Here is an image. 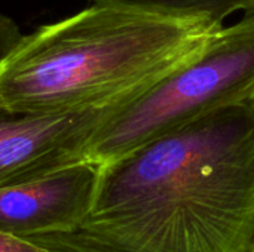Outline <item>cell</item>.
Listing matches in <instances>:
<instances>
[{
	"label": "cell",
	"instance_id": "cell-1",
	"mask_svg": "<svg viewBox=\"0 0 254 252\" xmlns=\"http://www.w3.org/2000/svg\"><path fill=\"white\" fill-rule=\"evenodd\" d=\"M80 229L124 252L252 251L254 98L101 165Z\"/></svg>",
	"mask_w": 254,
	"mask_h": 252
},
{
	"label": "cell",
	"instance_id": "cell-2",
	"mask_svg": "<svg viewBox=\"0 0 254 252\" xmlns=\"http://www.w3.org/2000/svg\"><path fill=\"white\" fill-rule=\"evenodd\" d=\"M222 25L94 3L22 37L0 62V101L31 114L119 111L192 61Z\"/></svg>",
	"mask_w": 254,
	"mask_h": 252
},
{
	"label": "cell",
	"instance_id": "cell-3",
	"mask_svg": "<svg viewBox=\"0 0 254 252\" xmlns=\"http://www.w3.org/2000/svg\"><path fill=\"white\" fill-rule=\"evenodd\" d=\"M254 98V10L222 25L188 64L122 107L92 137L88 162L104 165L223 105Z\"/></svg>",
	"mask_w": 254,
	"mask_h": 252
},
{
	"label": "cell",
	"instance_id": "cell-4",
	"mask_svg": "<svg viewBox=\"0 0 254 252\" xmlns=\"http://www.w3.org/2000/svg\"><path fill=\"white\" fill-rule=\"evenodd\" d=\"M116 113L101 108L31 114L12 111L0 101V189L88 162L94 134Z\"/></svg>",
	"mask_w": 254,
	"mask_h": 252
},
{
	"label": "cell",
	"instance_id": "cell-5",
	"mask_svg": "<svg viewBox=\"0 0 254 252\" xmlns=\"http://www.w3.org/2000/svg\"><path fill=\"white\" fill-rule=\"evenodd\" d=\"M100 165L80 162L0 189V232L30 239L79 229L91 212Z\"/></svg>",
	"mask_w": 254,
	"mask_h": 252
},
{
	"label": "cell",
	"instance_id": "cell-6",
	"mask_svg": "<svg viewBox=\"0 0 254 252\" xmlns=\"http://www.w3.org/2000/svg\"><path fill=\"white\" fill-rule=\"evenodd\" d=\"M95 3L171 15V16H199L223 22L235 12L254 10V0H94Z\"/></svg>",
	"mask_w": 254,
	"mask_h": 252
},
{
	"label": "cell",
	"instance_id": "cell-7",
	"mask_svg": "<svg viewBox=\"0 0 254 252\" xmlns=\"http://www.w3.org/2000/svg\"><path fill=\"white\" fill-rule=\"evenodd\" d=\"M30 239L42 244L46 252H124L80 227L70 232L43 235Z\"/></svg>",
	"mask_w": 254,
	"mask_h": 252
},
{
	"label": "cell",
	"instance_id": "cell-8",
	"mask_svg": "<svg viewBox=\"0 0 254 252\" xmlns=\"http://www.w3.org/2000/svg\"><path fill=\"white\" fill-rule=\"evenodd\" d=\"M22 37L24 36L21 34L16 22L12 18L0 13V62L16 49Z\"/></svg>",
	"mask_w": 254,
	"mask_h": 252
},
{
	"label": "cell",
	"instance_id": "cell-9",
	"mask_svg": "<svg viewBox=\"0 0 254 252\" xmlns=\"http://www.w3.org/2000/svg\"><path fill=\"white\" fill-rule=\"evenodd\" d=\"M0 252H46V248L33 239H21L0 232Z\"/></svg>",
	"mask_w": 254,
	"mask_h": 252
},
{
	"label": "cell",
	"instance_id": "cell-10",
	"mask_svg": "<svg viewBox=\"0 0 254 252\" xmlns=\"http://www.w3.org/2000/svg\"><path fill=\"white\" fill-rule=\"evenodd\" d=\"M250 252H254V247H253V248H252V251H250Z\"/></svg>",
	"mask_w": 254,
	"mask_h": 252
}]
</instances>
